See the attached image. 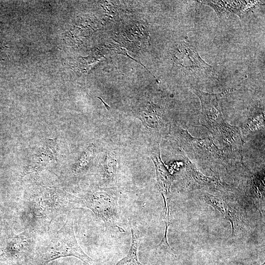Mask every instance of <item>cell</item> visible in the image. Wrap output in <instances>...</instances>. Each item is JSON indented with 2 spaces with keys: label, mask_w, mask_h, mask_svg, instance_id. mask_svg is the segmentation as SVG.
Masks as SVG:
<instances>
[{
  "label": "cell",
  "mask_w": 265,
  "mask_h": 265,
  "mask_svg": "<svg viewBox=\"0 0 265 265\" xmlns=\"http://www.w3.org/2000/svg\"><path fill=\"white\" fill-rule=\"evenodd\" d=\"M74 257L87 265L94 263L82 250L76 238L74 221L70 214L63 225L58 230L47 231L38 242L30 256L31 265H46L62 257Z\"/></svg>",
  "instance_id": "cell-1"
},
{
  "label": "cell",
  "mask_w": 265,
  "mask_h": 265,
  "mask_svg": "<svg viewBox=\"0 0 265 265\" xmlns=\"http://www.w3.org/2000/svg\"><path fill=\"white\" fill-rule=\"evenodd\" d=\"M74 198L75 196L69 194L50 192L25 199L22 205V218L26 228L36 233L48 231L54 219L75 209Z\"/></svg>",
  "instance_id": "cell-2"
},
{
  "label": "cell",
  "mask_w": 265,
  "mask_h": 265,
  "mask_svg": "<svg viewBox=\"0 0 265 265\" xmlns=\"http://www.w3.org/2000/svg\"><path fill=\"white\" fill-rule=\"evenodd\" d=\"M75 208H86L102 220L106 227L120 228L116 224L119 219L118 196L113 189H101L87 193L82 197L75 196Z\"/></svg>",
  "instance_id": "cell-3"
},
{
  "label": "cell",
  "mask_w": 265,
  "mask_h": 265,
  "mask_svg": "<svg viewBox=\"0 0 265 265\" xmlns=\"http://www.w3.org/2000/svg\"><path fill=\"white\" fill-rule=\"evenodd\" d=\"M192 91L199 98L201 105V122L219 140L231 128L232 125L223 118L220 106L221 99L233 92L228 89L219 93H209L192 88Z\"/></svg>",
  "instance_id": "cell-4"
},
{
  "label": "cell",
  "mask_w": 265,
  "mask_h": 265,
  "mask_svg": "<svg viewBox=\"0 0 265 265\" xmlns=\"http://www.w3.org/2000/svg\"><path fill=\"white\" fill-rule=\"evenodd\" d=\"M172 132L177 141L184 150L196 158L224 159L225 156L209 137L199 138L192 136L188 132L174 124Z\"/></svg>",
  "instance_id": "cell-5"
},
{
  "label": "cell",
  "mask_w": 265,
  "mask_h": 265,
  "mask_svg": "<svg viewBox=\"0 0 265 265\" xmlns=\"http://www.w3.org/2000/svg\"><path fill=\"white\" fill-rule=\"evenodd\" d=\"M36 234L31 229L26 228L12 237L0 254V262H22L31 256L37 242Z\"/></svg>",
  "instance_id": "cell-6"
},
{
  "label": "cell",
  "mask_w": 265,
  "mask_h": 265,
  "mask_svg": "<svg viewBox=\"0 0 265 265\" xmlns=\"http://www.w3.org/2000/svg\"><path fill=\"white\" fill-rule=\"evenodd\" d=\"M188 41H182L175 47L172 55L174 62L189 72L205 71L212 68Z\"/></svg>",
  "instance_id": "cell-7"
},
{
  "label": "cell",
  "mask_w": 265,
  "mask_h": 265,
  "mask_svg": "<svg viewBox=\"0 0 265 265\" xmlns=\"http://www.w3.org/2000/svg\"><path fill=\"white\" fill-rule=\"evenodd\" d=\"M201 3L207 5L212 8L220 19L231 14H235L239 17L250 10L252 7L260 4L263 5V1L249 0H200Z\"/></svg>",
  "instance_id": "cell-8"
},
{
  "label": "cell",
  "mask_w": 265,
  "mask_h": 265,
  "mask_svg": "<svg viewBox=\"0 0 265 265\" xmlns=\"http://www.w3.org/2000/svg\"><path fill=\"white\" fill-rule=\"evenodd\" d=\"M153 157L158 183L164 201V214L168 215L170 212V189L172 177L161 160L159 154H154Z\"/></svg>",
  "instance_id": "cell-9"
},
{
  "label": "cell",
  "mask_w": 265,
  "mask_h": 265,
  "mask_svg": "<svg viewBox=\"0 0 265 265\" xmlns=\"http://www.w3.org/2000/svg\"><path fill=\"white\" fill-rule=\"evenodd\" d=\"M205 200L209 204L219 211L225 219L229 220L232 226L233 236L236 231L239 228L241 221L235 210L227 204L223 200L209 194L204 195Z\"/></svg>",
  "instance_id": "cell-10"
},
{
  "label": "cell",
  "mask_w": 265,
  "mask_h": 265,
  "mask_svg": "<svg viewBox=\"0 0 265 265\" xmlns=\"http://www.w3.org/2000/svg\"><path fill=\"white\" fill-rule=\"evenodd\" d=\"M140 116L144 124L150 129H159L163 124V112L160 107L153 103L142 110Z\"/></svg>",
  "instance_id": "cell-11"
},
{
  "label": "cell",
  "mask_w": 265,
  "mask_h": 265,
  "mask_svg": "<svg viewBox=\"0 0 265 265\" xmlns=\"http://www.w3.org/2000/svg\"><path fill=\"white\" fill-rule=\"evenodd\" d=\"M186 165L188 175L197 185L214 187L222 186V184L218 175H214L212 177L204 175L187 158Z\"/></svg>",
  "instance_id": "cell-12"
},
{
  "label": "cell",
  "mask_w": 265,
  "mask_h": 265,
  "mask_svg": "<svg viewBox=\"0 0 265 265\" xmlns=\"http://www.w3.org/2000/svg\"><path fill=\"white\" fill-rule=\"evenodd\" d=\"M131 228L132 238L129 252L126 256L118 262L115 265H141L137 256L139 245L138 236L132 225H131Z\"/></svg>",
  "instance_id": "cell-13"
},
{
  "label": "cell",
  "mask_w": 265,
  "mask_h": 265,
  "mask_svg": "<svg viewBox=\"0 0 265 265\" xmlns=\"http://www.w3.org/2000/svg\"><path fill=\"white\" fill-rule=\"evenodd\" d=\"M116 160L108 155L105 161L103 169L104 180L108 182H112L116 175Z\"/></svg>",
  "instance_id": "cell-14"
},
{
  "label": "cell",
  "mask_w": 265,
  "mask_h": 265,
  "mask_svg": "<svg viewBox=\"0 0 265 265\" xmlns=\"http://www.w3.org/2000/svg\"><path fill=\"white\" fill-rule=\"evenodd\" d=\"M248 128L253 131L262 128L264 126V114H262L248 120Z\"/></svg>",
  "instance_id": "cell-15"
}]
</instances>
